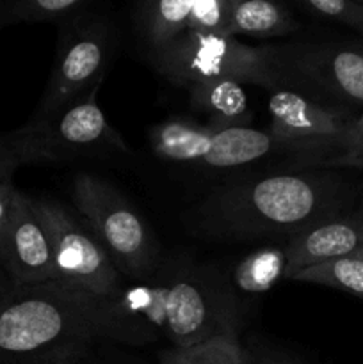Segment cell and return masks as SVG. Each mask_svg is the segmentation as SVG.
I'll use <instances>...</instances> for the list:
<instances>
[{
  "label": "cell",
  "instance_id": "1",
  "mask_svg": "<svg viewBox=\"0 0 363 364\" xmlns=\"http://www.w3.org/2000/svg\"><path fill=\"white\" fill-rule=\"evenodd\" d=\"M109 299L116 343L166 340L171 348H185L241 331L233 287L210 267L185 258L160 259L148 277L123 283Z\"/></svg>",
  "mask_w": 363,
  "mask_h": 364
},
{
  "label": "cell",
  "instance_id": "2",
  "mask_svg": "<svg viewBox=\"0 0 363 364\" xmlns=\"http://www.w3.org/2000/svg\"><path fill=\"white\" fill-rule=\"evenodd\" d=\"M347 185L330 171H295L219 187L191 212L192 226L223 240L294 235L342 215Z\"/></svg>",
  "mask_w": 363,
  "mask_h": 364
},
{
  "label": "cell",
  "instance_id": "3",
  "mask_svg": "<svg viewBox=\"0 0 363 364\" xmlns=\"http://www.w3.org/2000/svg\"><path fill=\"white\" fill-rule=\"evenodd\" d=\"M112 341L109 297L48 281L0 297V364H77Z\"/></svg>",
  "mask_w": 363,
  "mask_h": 364
},
{
  "label": "cell",
  "instance_id": "4",
  "mask_svg": "<svg viewBox=\"0 0 363 364\" xmlns=\"http://www.w3.org/2000/svg\"><path fill=\"white\" fill-rule=\"evenodd\" d=\"M148 55L157 73L182 87L223 78L273 91L295 85L276 45L251 46L233 36L185 31Z\"/></svg>",
  "mask_w": 363,
  "mask_h": 364
},
{
  "label": "cell",
  "instance_id": "5",
  "mask_svg": "<svg viewBox=\"0 0 363 364\" xmlns=\"http://www.w3.org/2000/svg\"><path fill=\"white\" fill-rule=\"evenodd\" d=\"M100 85L102 82L63 109L46 116H32L27 124L7 132V142L20 166L128 153L125 139L100 109L96 100Z\"/></svg>",
  "mask_w": 363,
  "mask_h": 364
},
{
  "label": "cell",
  "instance_id": "6",
  "mask_svg": "<svg viewBox=\"0 0 363 364\" xmlns=\"http://www.w3.org/2000/svg\"><path fill=\"white\" fill-rule=\"evenodd\" d=\"M71 201L123 277L141 281L160 263L148 224L105 180L80 173L71 185Z\"/></svg>",
  "mask_w": 363,
  "mask_h": 364
},
{
  "label": "cell",
  "instance_id": "7",
  "mask_svg": "<svg viewBox=\"0 0 363 364\" xmlns=\"http://www.w3.org/2000/svg\"><path fill=\"white\" fill-rule=\"evenodd\" d=\"M117 43L112 14L91 6L59 21L56 60L34 116H46L103 82Z\"/></svg>",
  "mask_w": 363,
  "mask_h": 364
},
{
  "label": "cell",
  "instance_id": "8",
  "mask_svg": "<svg viewBox=\"0 0 363 364\" xmlns=\"http://www.w3.org/2000/svg\"><path fill=\"white\" fill-rule=\"evenodd\" d=\"M149 146L157 159L174 164L230 169L270 155H288L269 130L217 128L185 117H171L149 130Z\"/></svg>",
  "mask_w": 363,
  "mask_h": 364
},
{
  "label": "cell",
  "instance_id": "9",
  "mask_svg": "<svg viewBox=\"0 0 363 364\" xmlns=\"http://www.w3.org/2000/svg\"><path fill=\"white\" fill-rule=\"evenodd\" d=\"M269 134L302 159L306 169H327L347 148L356 116L349 107L322 103L299 91L278 89L269 100Z\"/></svg>",
  "mask_w": 363,
  "mask_h": 364
},
{
  "label": "cell",
  "instance_id": "10",
  "mask_svg": "<svg viewBox=\"0 0 363 364\" xmlns=\"http://www.w3.org/2000/svg\"><path fill=\"white\" fill-rule=\"evenodd\" d=\"M52 247L56 283L100 297H114L123 276L85 220L63 203L32 198Z\"/></svg>",
  "mask_w": 363,
  "mask_h": 364
},
{
  "label": "cell",
  "instance_id": "11",
  "mask_svg": "<svg viewBox=\"0 0 363 364\" xmlns=\"http://www.w3.org/2000/svg\"><path fill=\"white\" fill-rule=\"evenodd\" d=\"M276 46L295 87H310L338 105H363V45L292 41Z\"/></svg>",
  "mask_w": 363,
  "mask_h": 364
},
{
  "label": "cell",
  "instance_id": "12",
  "mask_svg": "<svg viewBox=\"0 0 363 364\" xmlns=\"http://www.w3.org/2000/svg\"><path fill=\"white\" fill-rule=\"evenodd\" d=\"M0 269L13 287L56 279L52 247L31 196L16 191L13 208L0 224Z\"/></svg>",
  "mask_w": 363,
  "mask_h": 364
},
{
  "label": "cell",
  "instance_id": "13",
  "mask_svg": "<svg viewBox=\"0 0 363 364\" xmlns=\"http://www.w3.org/2000/svg\"><path fill=\"white\" fill-rule=\"evenodd\" d=\"M363 249V205L351 213L315 224L288 238L287 279L317 263L342 258Z\"/></svg>",
  "mask_w": 363,
  "mask_h": 364
},
{
  "label": "cell",
  "instance_id": "14",
  "mask_svg": "<svg viewBox=\"0 0 363 364\" xmlns=\"http://www.w3.org/2000/svg\"><path fill=\"white\" fill-rule=\"evenodd\" d=\"M194 0H130L134 32L148 53L185 32Z\"/></svg>",
  "mask_w": 363,
  "mask_h": 364
},
{
  "label": "cell",
  "instance_id": "15",
  "mask_svg": "<svg viewBox=\"0 0 363 364\" xmlns=\"http://www.w3.org/2000/svg\"><path fill=\"white\" fill-rule=\"evenodd\" d=\"M192 107L209 117V124L217 128L251 127L253 112L242 82L209 80L189 85Z\"/></svg>",
  "mask_w": 363,
  "mask_h": 364
},
{
  "label": "cell",
  "instance_id": "16",
  "mask_svg": "<svg viewBox=\"0 0 363 364\" xmlns=\"http://www.w3.org/2000/svg\"><path fill=\"white\" fill-rule=\"evenodd\" d=\"M301 28L287 0H230V34L283 38Z\"/></svg>",
  "mask_w": 363,
  "mask_h": 364
},
{
  "label": "cell",
  "instance_id": "17",
  "mask_svg": "<svg viewBox=\"0 0 363 364\" xmlns=\"http://www.w3.org/2000/svg\"><path fill=\"white\" fill-rule=\"evenodd\" d=\"M285 245H269L253 251L231 272V287L246 295L265 294L280 281L287 279Z\"/></svg>",
  "mask_w": 363,
  "mask_h": 364
},
{
  "label": "cell",
  "instance_id": "18",
  "mask_svg": "<svg viewBox=\"0 0 363 364\" xmlns=\"http://www.w3.org/2000/svg\"><path fill=\"white\" fill-rule=\"evenodd\" d=\"M295 283H312L347 291L363 301V249L342 258L302 269L290 277Z\"/></svg>",
  "mask_w": 363,
  "mask_h": 364
},
{
  "label": "cell",
  "instance_id": "19",
  "mask_svg": "<svg viewBox=\"0 0 363 364\" xmlns=\"http://www.w3.org/2000/svg\"><path fill=\"white\" fill-rule=\"evenodd\" d=\"M96 0H0V28L16 23L57 21L95 6Z\"/></svg>",
  "mask_w": 363,
  "mask_h": 364
},
{
  "label": "cell",
  "instance_id": "20",
  "mask_svg": "<svg viewBox=\"0 0 363 364\" xmlns=\"http://www.w3.org/2000/svg\"><path fill=\"white\" fill-rule=\"evenodd\" d=\"M159 364H246L238 336H217L185 348H167Z\"/></svg>",
  "mask_w": 363,
  "mask_h": 364
},
{
  "label": "cell",
  "instance_id": "21",
  "mask_svg": "<svg viewBox=\"0 0 363 364\" xmlns=\"http://www.w3.org/2000/svg\"><path fill=\"white\" fill-rule=\"evenodd\" d=\"M185 31L199 34H230V0H194Z\"/></svg>",
  "mask_w": 363,
  "mask_h": 364
},
{
  "label": "cell",
  "instance_id": "22",
  "mask_svg": "<svg viewBox=\"0 0 363 364\" xmlns=\"http://www.w3.org/2000/svg\"><path fill=\"white\" fill-rule=\"evenodd\" d=\"M322 20L342 23L363 36V4L356 0H287Z\"/></svg>",
  "mask_w": 363,
  "mask_h": 364
},
{
  "label": "cell",
  "instance_id": "23",
  "mask_svg": "<svg viewBox=\"0 0 363 364\" xmlns=\"http://www.w3.org/2000/svg\"><path fill=\"white\" fill-rule=\"evenodd\" d=\"M327 169H359L363 171V114L356 116L354 124L349 134L347 148Z\"/></svg>",
  "mask_w": 363,
  "mask_h": 364
},
{
  "label": "cell",
  "instance_id": "24",
  "mask_svg": "<svg viewBox=\"0 0 363 364\" xmlns=\"http://www.w3.org/2000/svg\"><path fill=\"white\" fill-rule=\"evenodd\" d=\"M18 167L21 166L7 142L6 134H0V181H13V174Z\"/></svg>",
  "mask_w": 363,
  "mask_h": 364
},
{
  "label": "cell",
  "instance_id": "25",
  "mask_svg": "<svg viewBox=\"0 0 363 364\" xmlns=\"http://www.w3.org/2000/svg\"><path fill=\"white\" fill-rule=\"evenodd\" d=\"M14 196H16V188H14L13 181H0V224L9 215Z\"/></svg>",
  "mask_w": 363,
  "mask_h": 364
},
{
  "label": "cell",
  "instance_id": "26",
  "mask_svg": "<svg viewBox=\"0 0 363 364\" xmlns=\"http://www.w3.org/2000/svg\"><path fill=\"white\" fill-rule=\"evenodd\" d=\"M256 364H301L299 361H294V359H288L285 355H276V354H262L258 359H256Z\"/></svg>",
  "mask_w": 363,
  "mask_h": 364
},
{
  "label": "cell",
  "instance_id": "27",
  "mask_svg": "<svg viewBox=\"0 0 363 364\" xmlns=\"http://www.w3.org/2000/svg\"><path fill=\"white\" fill-rule=\"evenodd\" d=\"M11 288H13V284L9 283V279L6 277V274H4L2 269H0V297H2V295H6Z\"/></svg>",
  "mask_w": 363,
  "mask_h": 364
},
{
  "label": "cell",
  "instance_id": "28",
  "mask_svg": "<svg viewBox=\"0 0 363 364\" xmlns=\"http://www.w3.org/2000/svg\"><path fill=\"white\" fill-rule=\"evenodd\" d=\"M356 2H359V4H363V0H356Z\"/></svg>",
  "mask_w": 363,
  "mask_h": 364
}]
</instances>
